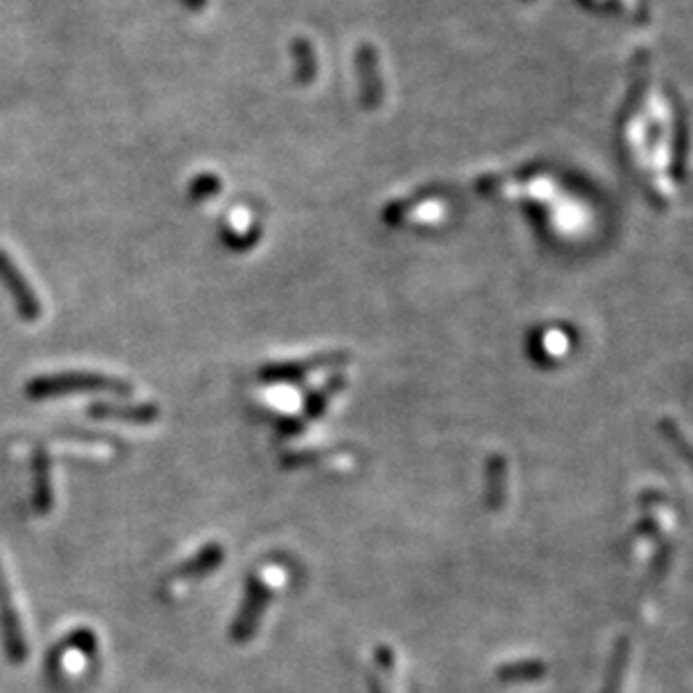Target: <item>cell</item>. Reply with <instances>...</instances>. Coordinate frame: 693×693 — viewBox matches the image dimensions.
I'll return each instance as SVG.
<instances>
[{
  "label": "cell",
  "mask_w": 693,
  "mask_h": 693,
  "mask_svg": "<svg viewBox=\"0 0 693 693\" xmlns=\"http://www.w3.org/2000/svg\"><path fill=\"white\" fill-rule=\"evenodd\" d=\"M82 392H110L118 396H129L134 385L125 379L93 374V372H60L36 376L28 383L25 394L30 398H50L64 394H82Z\"/></svg>",
  "instance_id": "obj_1"
},
{
  "label": "cell",
  "mask_w": 693,
  "mask_h": 693,
  "mask_svg": "<svg viewBox=\"0 0 693 693\" xmlns=\"http://www.w3.org/2000/svg\"><path fill=\"white\" fill-rule=\"evenodd\" d=\"M350 354L346 352H322L313 354L309 359L300 361H286V363H268L257 372V379L266 385H288V383H302L316 372L322 370H335L350 363Z\"/></svg>",
  "instance_id": "obj_2"
},
{
  "label": "cell",
  "mask_w": 693,
  "mask_h": 693,
  "mask_svg": "<svg viewBox=\"0 0 693 693\" xmlns=\"http://www.w3.org/2000/svg\"><path fill=\"white\" fill-rule=\"evenodd\" d=\"M268 601H270V586L262 579L259 574H250L242 608L233 626H230V640H233L235 644H248L259 630Z\"/></svg>",
  "instance_id": "obj_3"
},
{
  "label": "cell",
  "mask_w": 693,
  "mask_h": 693,
  "mask_svg": "<svg viewBox=\"0 0 693 693\" xmlns=\"http://www.w3.org/2000/svg\"><path fill=\"white\" fill-rule=\"evenodd\" d=\"M344 385H346V376L333 374L324 385H320L318 390H313V392L307 396L305 408H302V413H300L298 417H286V419H281V422L277 424L279 435H281V437H296V435H300L302 430H307L316 419H320V417L327 413L331 398H333L335 394H340V392L344 390Z\"/></svg>",
  "instance_id": "obj_4"
},
{
  "label": "cell",
  "mask_w": 693,
  "mask_h": 693,
  "mask_svg": "<svg viewBox=\"0 0 693 693\" xmlns=\"http://www.w3.org/2000/svg\"><path fill=\"white\" fill-rule=\"evenodd\" d=\"M0 635H3V647H6L8 660L12 664H23L28 660V640H25L21 617L12 601V593L6 579L3 565H0Z\"/></svg>",
  "instance_id": "obj_5"
},
{
  "label": "cell",
  "mask_w": 693,
  "mask_h": 693,
  "mask_svg": "<svg viewBox=\"0 0 693 693\" xmlns=\"http://www.w3.org/2000/svg\"><path fill=\"white\" fill-rule=\"evenodd\" d=\"M0 284H3L10 291L17 305V311L25 322H36L41 318L43 313L41 300L36 298L34 288L28 284V279L23 277V273L19 270V266L12 262V257L6 250H0Z\"/></svg>",
  "instance_id": "obj_6"
},
{
  "label": "cell",
  "mask_w": 693,
  "mask_h": 693,
  "mask_svg": "<svg viewBox=\"0 0 693 693\" xmlns=\"http://www.w3.org/2000/svg\"><path fill=\"white\" fill-rule=\"evenodd\" d=\"M88 417L97 422H120L134 426H149L158 422L160 408L156 403H93Z\"/></svg>",
  "instance_id": "obj_7"
},
{
  "label": "cell",
  "mask_w": 693,
  "mask_h": 693,
  "mask_svg": "<svg viewBox=\"0 0 693 693\" xmlns=\"http://www.w3.org/2000/svg\"><path fill=\"white\" fill-rule=\"evenodd\" d=\"M32 507L39 515H47L54 507L52 478H50V457L45 448H34L32 452Z\"/></svg>",
  "instance_id": "obj_8"
},
{
  "label": "cell",
  "mask_w": 693,
  "mask_h": 693,
  "mask_svg": "<svg viewBox=\"0 0 693 693\" xmlns=\"http://www.w3.org/2000/svg\"><path fill=\"white\" fill-rule=\"evenodd\" d=\"M225 558V550L221 543H210L203 550H199L194 556H190L177 572L179 579L192 582V579H203V576L212 574Z\"/></svg>",
  "instance_id": "obj_9"
},
{
  "label": "cell",
  "mask_w": 693,
  "mask_h": 693,
  "mask_svg": "<svg viewBox=\"0 0 693 693\" xmlns=\"http://www.w3.org/2000/svg\"><path fill=\"white\" fill-rule=\"evenodd\" d=\"M628 664V642L621 640L615 649V658L608 671V680L604 684V693H621V684H623V671Z\"/></svg>",
  "instance_id": "obj_10"
},
{
  "label": "cell",
  "mask_w": 693,
  "mask_h": 693,
  "mask_svg": "<svg viewBox=\"0 0 693 693\" xmlns=\"http://www.w3.org/2000/svg\"><path fill=\"white\" fill-rule=\"evenodd\" d=\"M543 667L536 662H515V664H507L500 667L498 678L504 682H523V680H534L543 675Z\"/></svg>",
  "instance_id": "obj_11"
},
{
  "label": "cell",
  "mask_w": 693,
  "mask_h": 693,
  "mask_svg": "<svg viewBox=\"0 0 693 693\" xmlns=\"http://www.w3.org/2000/svg\"><path fill=\"white\" fill-rule=\"evenodd\" d=\"M329 459V452L324 450H294V452H284L279 465L284 469H302L309 465H318V461Z\"/></svg>",
  "instance_id": "obj_12"
},
{
  "label": "cell",
  "mask_w": 693,
  "mask_h": 693,
  "mask_svg": "<svg viewBox=\"0 0 693 693\" xmlns=\"http://www.w3.org/2000/svg\"><path fill=\"white\" fill-rule=\"evenodd\" d=\"M66 647H71V649H75V651H79V653H84V655L90 658V655H95V651H97V638H95L93 630L79 628V630H75V632L68 635Z\"/></svg>",
  "instance_id": "obj_13"
},
{
  "label": "cell",
  "mask_w": 693,
  "mask_h": 693,
  "mask_svg": "<svg viewBox=\"0 0 693 693\" xmlns=\"http://www.w3.org/2000/svg\"><path fill=\"white\" fill-rule=\"evenodd\" d=\"M500 495H502V461L491 459V465H489V498H491L493 507L500 504Z\"/></svg>",
  "instance_id": "obj_14"
},
{
  "label": "cell",
  "mask_w": 693,
  "mask_h": 693,
  "mask_svg": "<svg viewBox=\"0 0 693 693\" xmlns=\"http://www.w3.org/2000/svg\"><path fill=\"white\" fill-rule=\"evenodd\" d=\"M374 660H376V667L381 669L383 675H390L394 671V653L387 647H379Z\"/></svg>",
  "instance_id": "obj_15"
},
{
  "label": "cell",
  "mask_w": 693,
  "mask_h": 693,
  "mask_svg": "<svg viewBox=\"0 0 693 693\" xmlns=\"http://www.w3.org/2000/svg\"><path fill=\"white\" fill-rule=\"evenodd\" d=\"M367 684H370V693H387V686L385 682L381 680V673L374 671L367 675Z\"/></svg>",
  "instance_id": "obj_16"
}]
</instances>
